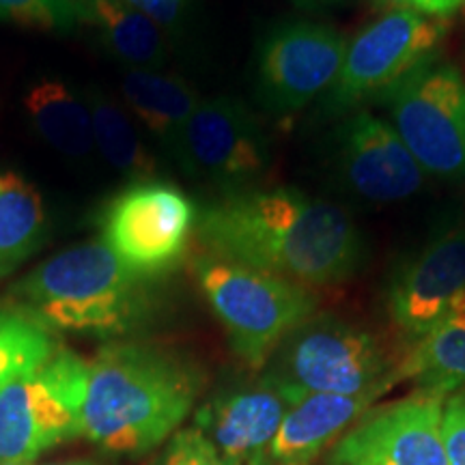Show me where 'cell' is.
I'll return each instance as SVG.
<instances>
[{
    "mask_svg": "<svg viewBox=\"0 0 465 465\" xmlns=\"http://www.w3.org/2000/svg\"><path fill=\"white\" fill-rule=\"evenodd\" d=\"M0 465H35V463H0Z\"/></svg>",
    "mask_w": 465,
    "mask_h": 465,
    "instance_id": "cell-31",
    "label": "cell"
},
{
    "mask_svg": "<svg viewBox=\"0 0 465 465\" xmlns=\"http://www.w3.org/2000/svg\"><path fill=\"white\" fill-rule=\"evenodd\" d=\"M196 235L216 257L304 287L347 281L364 254L345 209L295 188L231 192L199 213Z\"/></svg>",
    "mask_w": 465,
    "mask_h": 465,
    "instance_id": "cell-1",
    "label": "cell"
},
{
    "mask_svg": "<svg viewBox=\"0 0 465 465\" xmlns=\"http://www.w3.org/2000/svg\"><path fill=\"white\" fill-rule=\"evenodd\" d=\"M444 33V22L416 9L383 14L347 44L332 102L349 108L377 91H388L431 56Z\"/></svg>",
    "mask_w": 465,
    "mask_h": 465,
    "instance_id": "cell-9",
    "label": "cell"
},
{
    "mask_svg": "<svg viewBox=\"0 0 465 465\" xmlns=\"http://www.w3.org/2000/svg\"><path fill=\"white\" fill-rule=\"evenodd\" d=\"M121 93L134 119L141 121L174 160H182L183 134L201 104L199 93L183 78L160 69H127Z\"/></svg>",
    "mask_w": 465,
    "mask_h": 465,
    "instance_id": "cell-17",
    "label": "cell"
},
{
    "mask_svg": "<svg viewBox=\"0 0 465 465\" xmlns=\"http://www.w3.org/2000/svg\"><path fill=\"white\" fill-rule=\"evenodd\" d=\"M86 360L61 347L42 369L0 392V463H33L83 435Z\"/></svg>",
    "mask_w": 465,
    "mask_h": 465,
    "instance_id": "cell-6",
    "label": "cell"
},
{
    "mask_svg": "<svg viewBox=\"0 0 465 465\" xmlns=\"http://www.w3.org/2000/svg\"><path fill=\"white\" fill-rule=\"evenodd\" d=\"M54 465H93L89 461H65V463H54Z\"/></svg>",
    "mask_w": 465,
    "mask_h": 465,
    "instance_id": "cell-30",
    "label": "cell"
},
{
    "mask_svg": "<svg viewBox=\"0 0 465 465\" xmlns=\"http://www.w3.org/2000/svg\"><path fill=\"white\" fill-rule=\"evenodd\" d=\"M263 461H265V459H261V461H257V463H254V465H265Z\"/></svg>",
    "mask_w": 465,
    "mask_h": 465,
    "instance_id": "cell-32",
    "label": "cell"
},
{
    "mask_svg": "<svg viewBox=\"0 0 465 465\" xmlns=\"http://www.w3.org/2000/svg\"><path fill=\"white\" fill-rule=\"evenodd\" d=\"M196 220L199 212L183 190L147 179L127 185L104 207L102 242L134 274L158 281L183 261Z\"/></svg>",
    "mask_w": 465,
    "mask_h": 465,
    "instance_id": "cell-7",
    "label": "cell"
},
{
    "mask_svg": "<svg viewBox=\"0 0 465 465\" xmlns=\"http://www.w3.org/2000/svg\"><path fill=\"white\" fill-rule=\"evenodd\" d=\"M465 293V224L440 232L401 272L388 298L392 323L410 341L422 339Z\"/></svg>",
    "mask_w": 465,
    "mask_h": 465,
    "instance_id": "cell-14",
    "label": "cell"
},
{
    "mask_svg": "<svg viewBox=\"0 0 465 465\" xmlns=\"http://www.w3.org/2000/svg\"><path fill=\"white\" fill-rule=\"evenodd\" d=\"M78 17L95 26L100 42L130 69H160L168 52L162 28L124 0H83Z\"/></svg>",
    "mask_w": 465,
    "mask_h": 465,
    "instance_id": "cell-20",
    "label": "cell"
},
{
    "mask_svg": "<svg viewBox=\"0 0 465 465\" xmlns=\"http://www.w3.org/2000/svg\"><path fill=\"white\" fill-rule=\"evenodd\" d=\"M377 7L386 9L388 11H397V9H411V5H414V0H375Z\"/></svg>",
    "mask_w": 465,
    "mask_h": 465,
    "instance_id": "cell-29",
    "label": "cell"
},
{
    "mask_svg": "<svg viewBox=\"0 0 465 465\" xmlns=\"http://www.w3.org/2000/svg\"><path fill=\"white\" fill-rule=\"evenodd\" d=\"M397 375L444 394L465 386V293L401 358Z\"/></svg>",
    "mask_w": 465,
    "mask_h": 465,
    "instance_id": "cell-19",
    "label": "cell"
},
{
    "mask_svg": "<svg viewBox=\"0 0 465 465\" xmlns=\"http://www.w3.org/2000/svg\"><path fill=\"white\" fill-rule=\"evenodd\" d=\"M446 394L422 388L369 414L339 441L332 465H450L441 438Z\"/></svg>",
    "mask_w": 465,
    "mask_h": 465,
    "instance_id": "cell-12",
    "label": "cell"
},
{
    "mask_svg": "<svg viewBox=\"0 0 465 465\" xmlns=\"http://www.w3.org/2000/svg\"><path fill=\"white\" fill-rule=\"evenodd\" d=\"M50 218L39 190L15 171H0V281L44 248Z\"/></svg>",
    "mask_w": 465,
    "mask_h": 465,
    "instance_id": "cell-21",
    "label": "cell"
},
{
    "mask_svg": "<svg viewBox=\"0 0 465 465\" xmlns=\"http://www.w3.org/2000/svg\"><path fill=\"white\" fill-rule=\"evenodd\" d=\"M125 3L153 20L160 28H173L183 14L185 0H125Z\"/></svg>",
    "mask_w": 465,
    "mask_h": 465,
    "instance_id": "cell-27",
    "label": "cell"
},
{
    "mask_svg": "<svg viewBox=\"0 0 465 465\" xmlns=\"http://www.w3.org/2000/svg\"><path fill=\"white\" fill-rule=\"evenodd\" d=\"M461 7H465V0H414L411 5V9H416L418 14L435 17V20H444Z\"/></svg>",
    "mask_w": 465,
    "mask_h": 465,
    "instance_id": "cell-28",
    "label": "cell"
},
{
    "mask_svg": "<svg viewBox=\"0 0 465 465\" xmlns=\"http://www.w3.org/2000/svg\"><path fill=\"white\" fill-rule=\"evenodd\" d=\"M394 132L424 173L465 177V78L427 58L388 89Z\"/></svg>",
    "mask_w": 465,
    "mask_h": 465,
    "instance_id": "cell-8",
    "label": "cell"
},
{
    "mask_svg": "<svg viewBox=\"0 0 465 465\" xmlns=\"http://www.w3.org/2000/svg\"><path fill=\"white\" fill-rule=\"evenodd\" d=\"M78 3H83V0H78ZM124 3H125V0H124Z\"/></svg>",
    "mask_w": 465,
    "mask_h": 465,
    "instance_id": "cell-33",
    "label": "cell"
},
{
    "mask_svg": "<svg viewBox=\"0 0 465 465\" xmlns=\"http://www.w3.org/2000/svg\"><path fill=\"white\" fill-rule=\"evenodd\" d=\"M0 20L37 31H72L78 0H0Z\"/></svg>",
    "mask_w": 465,
    "mask_h": 465,
    "instance_id": "cell-24",
    "label": "cell"
},
{
    "mask_svg": "<svg viewBox=\"0 0 465 465\" xmlns=\"http://www.w3.org/2000/svg\"><path fill=\"white\" fill-rule=\"evenodd\" d=\"M399 362L366 330L322 319L306 322L289 336L265 383L287 405L306 394H383L399 381Z\"/></svg>",
    "mask_w": 465,
    "mask_h": 465,
    "instance_id": "cell-5",
    "label": "cell"
},
{
    "mask_svg": "<svg viewBox=\"0 0 465 465\" xmlns=\"http://www.w3.org/2000/svg\"><path fill=\"white\" fill-rule=\"evenodd\" d=\"M58 349L54 332L14 306H0V392L48 364Z\"/></svg>",
    "mask_w": 465,
    "mask_h": 465,
    "instance_id": "cell-23",
    "label": "cell"
},
{
    "mask_svg": "<svg viewBox=\"0 0 465 465\" xmlns=\"http://www.w3.org/2000/svg\"><path fill=\"white\" fill-rule=\"evenodd\" d=\"M25 110L35 134L58 153L80 160L95 149L89 104L61 80L48 78L28 86Z\"/></svg>",
    "mask_w": 465,
    "mask_h": 465,
    "instance_id": "cell-18",
    "label": "cell"
},
{
    "mask_svg": "<svg viewBox=\"0 0 465 465\" xmlns=\"http://www.w3.org/2000/svg\"><path fill=\"white\" fill-rule=\"evenodd\" d=\"M199 392V371L171 351L108 342L86 360L83 435L113 455H144L179 431Z\"/></svg>",
    "mask_w": 465,
    "mask_h": 465,
    "instance_id": "cell-2",
    "label": "cell"
},
{
    "mask_svg": "<svg viewBox=\"0 0 465 465\" xmlns=\"http://www.w3.org/2000/svg\"><path fill=\"white\" fill-rule=\"evenodd\" d=\"M93 121V138L102 158L132 183L147 182L158 173V162L143 143L127 110L106 91L91 86L84 93Z\"/></svg>",
    "mask_w": 465,
    "mask_h": 465,
    "instance_id": "cell-22",
    "label": "cell"
},
{
    "mask_svg": "<svg viewBox=\"0 0 465 465\" xmlns=\"http://www.w3.org/2000/svg\"><path fill=\"white\" fill-rule=\"evenodd\" d=\"M158 465H235L220 455L216 446L201 429L190 427L177 431L168 441Z\"/></svg>",
    "mask_w": 465,
    "mask_h": 465,
    "instance_id": "cell-25",
    "label": "cell"
},
{
    "mask_svg": "<svg viewBox=\"0 0 465 465\" xmlns=\"http://www.w3.org/2000/svg\"><path fill=\"white\" fill-rule=\"evenodd\" d=\"M347 42L334 28L311 22L278 26L263 39L257 95L274 113H293L336 84Z\"/></svg>",
    "mask_w": 465,
    "mask_h": 465,
    "instance_id": "cell-10",
    "label": "cell"
},
{
    "mask_svg": "<svg viewBox=\"0 0 465 465\" xmlns=\"http://www.w3.org/2000/svg\"><path fill=\"white\" fill-rule=\"evenodd\" d=\"M194 274L235 356L254 371L263 369L317 308L315 293L304 284L212 252L194 261Z\"/></svg>",
    "mask_w": 465,
    "mask_h": 465,
    "instance_id": "cell-4",
    "label": "cell"
},
{
    "mask_svg": "<svg viewBox=\"0 0 465 465\" xmlns=\"http://www.w3.org/2000/svg\"><path fill=\"white\" fill-rule=\"evenodd\" d=\"M289 405L270 383L213 401L201 410L196 429L207 435L226 461L254 465L267 457Z\"/></svg>",
    "mask_w": 465,
    "mask_h": 465,
    "instance_id": "cell-15",
    "label": "cell"
},
{
    "mask_svg": "<svg viewBox=\"0 0 465 465\" xmlns=\"http://www.w3.org/2000/svg\"><path fill=\"white\" fill-rule=\"evenodd\" d=\"M270 141L246 104L220 95L201 100L183 134L179 166L192 177L235 190L267 171Z\"/></svg>",
    "mask_w": 465,
    "mask_h": 465,
    "instance_id": "cell-11",
    "label": "cell"
},
{
    "mask_svg": "<svg viewBox=\"0 0 465 465\" xmlns=\"http://www.w3.org/2000/svg\"><path fill=\"white\" fill-rule=\"evenodd\" d=\"M339 173L358 199L373 205L410 199L422 188L427 174L394 127L366 110L342 125Z\"/></svg>",
    "mask_w": 465,
    "mask_h": 465,
    "instance_id": "cell-13",
    "label": "cell"
},
{
    "mask_svg": "<svg viewBox=\"0 0 465 465\" xmlns=\"http://www.w3.org/2000/svg\"><path fill=\"white\" fill-rule=\"evenodd\" d=\"M441 438L450 465H465V388L444 401L441 410Z\"/></svg>",
    "mask_w": 465,
    "mask_h": 465,
    "instance_id": "cell-26",
    "label": "cell"
},
{
    "mask_svg": "<svg viewBox=\"0 0 465 465\" xmlns=\"http://www.w3.org/2000/svg\"><path fill=\"white\" fill-rule=\"evenodd\" d=\"M377 397L380 394H306L289 405L265 459L274 465H311Z\"/></svg>",
    "mask_w": 465,
    "mask_h": 465,
    "instance_id": "cell-16",
    "label": "cell"
},
{
    "mask_svg": "<svg viewBox=\"0 0 465 465\" xmlns=\"http://www.w3.org/2000/svg\"><path fill=\"white\" fill-rule=\"evenodd\" d=\"M155 281L136 276L102 240L45 259L9 287L14 308L50 332L121 339L151 323Z\"/></svg>",
    "mask_w": 465,
    "mask_h": 465,
    "instance_id": "cell-3",
    "label": "cell"
}]
</instances>
